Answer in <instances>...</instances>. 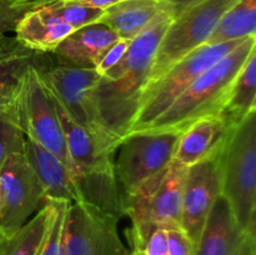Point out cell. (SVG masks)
Segmentation results:
<instances>
[{
    "label": "cell",
    "instance_id": "6da1fadb",
    "mask_svg": "<svg viewBox=\"0 0 256 255\" xmlns=\"http://www.w3.org/2000/svg\"><path fill=\"white\" fill-rule=\"evenodd\" d=\"M172 19L170 8L162 10L130 42L122 59L102 75L95 88V99L105 124L122 140L132 129L158 46Z\"/></svg>",
    "mask_w": 256,
    "mask_h": 255
},
{
    "label": "cell",
    "instance_id": "7a4b0ae2",
    "mask_svg": "<svg viewBox=\"0 0 256 255\" xmlns=\"http://www.w3.org/2000/svg\"><path fill=\"white\" fill-rule=\"evenodd\" d=\"M256 36L246 38L236 49L215 62L142 132H182L196 120L218 116L238 74L252 52Z\"/></svg>",
    "mask_w": 256,
    "mask_h": 255
},
{
    "label": "cell",
    "instance_id": "3957f363",
    "mask_svg": "<svg viewBox=\"0 0 256 255\" xmlns=\"http://www.w3.org/2000/svg\"><path fill=\"white\" fill-rule=\"evenodd\" d=\"M218 162L220 195L229 202L238 222L256 234V110L226 130Z\"/></svg>",
    "mask_w": 256,
    "mask_h": 255
},
{
    "label": "cell",
    "instance_id": "277c9868",
    "mask_svg": "<svg viewBox=\"0 0 256 255\" xmlns=\"http://www.w3.org/2000/svg\"><path fill=\"white\" fill-rule=\"evenodd\" d=\"M188 168L172 160L168 168L122 200V214L132 220L130 248L139 249L156 229H182V190Z\"/></svg>",
    "mask_w": 256,
    "mask_h": 255
},
{
    "label": "cell",
    "instance_id": "5b68a950",
    "mask_svg": "<svg viewBox=\"0 0 256 255\" xmlns=\"http://www.w3.org/2000/svg\"><path fill=\"white\" fill-rule=\"evenodd\" d=\"M0 108L9 114L26 138L56 155L74 175L52 94L40 69L29 66L16 86L0 98Z\"/></svg>",
    "mask_w": 256,
    "mask_h": 255
},
{
    "label": "cell",
    "instance_id": "8992f818",
    "mask_svg": "<svg viewBox=\"0 0 256 255\" xmlns=\"http://www.w3.org/2000/svg\"><path fill=\"white\" fill-rule=\"evenodd\" d=\"M40 74L68 115L84 128L104 152L115 155L122 139L105 124L95 99V88L102 76L94 69H79L56 62L40 70Z\"/></svg>",
    "mask_w": 256,
    "mask_h": 255
},
{
    "label": "cell",
    "instance_id": "52a82bcc",
    "mask_svg": "<svg viewBox=\"0 0 256 255\" xmlns=\"http://www.w3.org/2000/svg\"><path fill=\"white\" fill-rule=\"evenodd\" d=\"M245 39L202 45L175 62L159 78L146 82L129 134L146 129L196 80V78L236 49Z\"/></svg>",
    "mask_w": 256,
    "mask_h": 255
},
{
    "label": "cell",
    "instance_id": "ba28073f",
    "mask_svg": "<svg viewBox=\"0 0 256 255\" xmlns=\"http://www.w3.org/2000/svg\"><path fill=\"white\" fill-rule=\"evenodd\" d=\"M180 134L140 132L122 140L114 155V172L122 200L169 166Z\"/></svg>",
    "mask_w": 256,
    "mask_h": 255
},
{
    "label": "cell",
    "instance_id": "9c48e42d",
    "mask_svg": "<svg viewBox=\"0 0 256 255\" xmlns=\"http://www.w3.org/2000/svg\"><path fill=\"white\" fill-rule=\"evenodd\" d=\"M236 2L202 0L175 16L158 46L148 82L159 78L175 62L206 44L222 15Z\"/></svg>",
    "mask_w": 256,
    "mask_h": 255
},
{
    "label": "cell",
    "instance_id": "30bf717a",
    "mask_svg": "<svg viewBox=\"0 0 256 255\" xmlns=\"http://www.w3.org/2000/svg\"><path fill=\"white\" fill-rule=\"evenodd\" d=\"M119 216L92 202H70L65 218L64 255H129L118 230Z\"/></svg>",
    "mask_w": 256,
    "mask_h": 255
},
{
    "label": "cell",
    "instance_id": "8fae6325",
    "mask_svg": "<svg viewBox=\"0 0 256 255\" xmlns=\"http://www.w3.org/2000/svg\"><path fill=\"white\" fill-rule=\"evenodd\" d=\"M4 212L0 229L10 236L22 228L40 206L46 204L44 190L25 154H14L0 168Z\"/></svg>",
    "mask_w": 256,
    "mask_h": 255
},
{
    "label": "cell",
    "instance_id": "7c38bea8",
    "mask_svg": "<svg viewBox=\"0 0 256 255\" xmlns=\"http://www.w3.org/2000/svg\"><path fill=\"white\" fill-rule=\"evenodd\" d=\"M218 154L186 170L182 190V230L194 246L199 242L212 205L220 196Z\"/></svg>",
    "mask_w": 256,
    "mask_h": 255
},
{
    "label": "cell",
    "instance_id": "4fadbf2b",
    "mask_svg": "<svg viewBox=\"0 0 256 255\" xmlns=\"http://www.w3.org/2000/svg\"><path fill=\"white\" fill-rule=\"evenodd\" d=\"M194 255H256V234L238 222L222 195L210 210Z\"/></svg>",
    "mask_w": 256,
    "mask_h": 255
},
{
    "label": "cell",
    "instance_id": "5bb4252c",
    "mask_svg": "<svg viewBox=\"0 0 256 255\" xmlns=\"http://www.w3.org/2000/svg\"><path fill=\"white\" fill-rule=\"evenodd\" d=\"M24 154L39 179L46 200L84 202L79 182L69 168L42 145L25 136Z\"/></svg>",
    "mask_w": 256,
    "mask_h": 255
},
{
    "label": "cell",
    "instance_id": "9a60e30c",
    "mask_svg": "<svg viewBox=\"0 0 256 255\" xmlns=\"http://www.w3.org/2000/svg\"><path fill=\"white\" fill-rule=\"evenodd\" d=\"M119 39L108 25L92 22L70 32L52 52L56 64L79 69H94L102 52Z\"/></svg>",
    "mask_w": 256,
    "mask_h": 255
},
{
    "label": "cell",
    "instance_id": "2e32d148",
    "mask_svg": "<svg viewBox=\"0 0 256 255\" xmlns=\"http://www.w3.org/2000/svg\"><path fill=\"white\" fill-rule=\"evenodd\" d=\"M226 135V128L219 116L196 120L180 134L174 162L189 168L219 152Z\"/></svg>",
    "mask_w": 256,
    "mask_h": 255
},
{
    "label": "cell",
    "instance_id": "e0dca14e",
    "mask_svg": "<svg viewBox=\"0 0 256 255\" xmlns=\"http://www.w3.org/2000/svg\"><path fill=\"white\" fill-rule=\"evenodd\" d=\"M74 32L72 26L55 16L45 5L30 9L22 15L15 28V38L29 49L50 52Z\"/></svg>",
    "mask_w": 256,
    "mask_h": 255
},
{
    "label": "cell",
    "instance_id": "ac0fdd59",
    "mask_svg": "<svg viewBox=\"0 0 256 255\" xmlns=\"http://www.w3.org/2000/svg\"><path fill=\"white\" fill-rule=\"evenodd\" d=\"M166 8L165 0H119L104 10L99 22L108 25L120 39L132 42Z\"/></svg>",
    "mask_w": 256,
    "mask_h": 255
},
{
    "label": "cell",
    "instance_id": "d6986e66",
    "mask_svg": "<svg viewBox=\"0 0 256 255\" xmlns=\"http://www.w3.org/2000/svg\"><path fill=\"white\" fill-rule=\"evenodd\" d=\"M45 70L54 62L46 52H35L15 36H0V98L9 94L29 66Z\"/></svg>",
    "mask_w": 256,
    "mask_h": 255
},
{
    "label": "cell",
    "instance_id": "ffe728a7",
    "mask_svg": "<svg viewBox=\"0 0 256 255\" xmlns=\"http://www.w3.org/2000/svg\"><path fill=\"white\" fill-rule=\"evenodd\" d=\"M256 110V49L252 52L238 74L218 116L225 128L236 126Z\"/></svg>",
    "mask_w": 256,
    "mask_h": 255
},
{
    "label": "cell",
    "instance_id": "44dd1931",
    "mask_svg": "<svg viewBox=\"0 0 256 255\" xmlns=\"http://www.w3.org/2000/svg\"><path fill=\"white\" fill-rule=\"evenodd\" d=\"M52 204L40 208L36 214L28 220L22 228L10 235L0 246V255H40L48 226H49Z\"/></svg>",
    "mask_w": 256,
    "mask_h": 255
},
{
    "label": "cell",
    "instance_id": "7402d4cb",
    "mask_svg": "<svg viewBox=\"0 0 256 255\" xmlns=\"http://www.w3.org/2000/svg\"><path fill=\"white\" fill-rule=\"evenodd\" d=\"M256 36V0H238L220 19L206 44Z\"/></svg>",
    "mask_w": 256,
    "mask_h": 255
},
{
    "label": "cell",
    "instance_id": "603a6c76",
    "mask_svg": "<svg viewBox=\"0 0 256 255\" xmlns=\"http://www.w3.org/2000/svg\"><path fill=\"white\" fill-rule=\"evenodd\" d=\"M45 6L74 30L98 22L104 12L102 9L88 6L72 0H54L49 4H45Z\"/></svg>",
    "mask_w": 256,
    "mask_h": 255
},
{
    "label": "cell",
    "instance_id": "cb8c5ba5",
    "mask_svg": "<svg viewBox=\"0 0 256 255\" xmlns=\"http://www.w3.org/2000/svg\"><path fill=\"white\" fill-rule=\"evenodd\" d=\"M52 204L49 226L40 255H64L65 218L70 202L62 200H48Z\"/></svg>",
    "mask_w": 256,
    "mask_h": 255
},
{
    "label": "cell",
    "instance_id": "d4e9b609",
    "mask_svg": "<svg viewBox=\"0 0 256 255\" xmlns=\"http://www.w3.org/2000/svg\"><path fill=\"white\" fill-rule=\"evenodd\" d=\"M25 135L14 120L0 108V168L14 154H24Z\"/></svg>",
    "mask_w": 256,
    "mask_h": 255
},
{
    "label": "cell",
    "instance_id": "484cf974",
    "mask_svg": "<svg viewBox=\"0 0 256 255\" xmlns=\"http://www.w3.org/2000/svg\"><path fill=\"white\" fill-rule=\"evenodd\" d=\"M130 42L125 39H118L116 42H112L106 50L102 54L99 62L95 65L94 70L98 74L102 76L105 72H108L109 69H112L114 65H116L120 60L122 59V56L125 55V52L129 49Z\"/></svg>",
    "mask_w": 256,
    "mask_h": 255
},
{
    "label": "cell",
    "instance_id": "4316f807",
    "mask_svg": "<svg viewBox=\"0 0 256 255\" xmlns=\"http://www.w3.org/2000/svg\"><path fill=\"white\" fill-rule=\"evenodd\" d=\"M129 255H169L168 230H154L146 239L145 244L139 249L130 250Z\"/></svg>",
    "mask_w": 256,
    "mask_h": 255
},
{
    "label": "cell",
    "instance_id": "83f0119b",
    "mask_svg": "<svg viewBox=\"0 0 256 255\" xmlns=\"http://www.w3.org/2000/svg\"><path fill=\"white\" fill-rule=\"evenodd\" d=\"M26 12L24 8L15 5L12 0H0V36L14 32L19 20Z\"/></svg>",
    "mask_w": 256,
    "mask_h": 255
},
{
    "label": "cell",
    "instance_id": "f1b7e54d",
    "mask_svg": "<svg viewBox=\"0 0 256 255\" xmlns=\"http://www.w3.org/2000/svg\"><path fill=\"white\" fill-rule=\"evenodd\" d=\"M169 255H194V244L182 229H168Z\"/></svg>",
    "mask_w": 256,
    "mask_h": 255
},
{
    "label": "cell",
    "instance_id": "f546056e",
    "mask_svg": "<svg viewBox=\"0 0 256 255\" xmlns=\"http://www.w3.org/2000/svg\"><path fill=\"white\" fill-rule=\"evenodd\" d=\"M165 2L169 5L170 10H172V15H174L175 18L178 16L180 12H184L186 8L192 6V5L196 4V2H202V0H165Z\"/></svg>",
    "mask_w": 256,
    "mask_h": 255
},
{
    "label": "cell",
    "instance_id": "4dcf8cb0",
    "mask_svg": "<svg viewBox=\"0 0 256 255\" xmlns=\"http://www.w3.org/2000/svg\"><path fill=\"white\" fill-rule=\"evenodd\" d=\"M72 2H80V4L88 5V6L105 10L106 8H109L110 5L119 2V0H72Z\"/></svg>",
    "mask_w": 256,
    "mask_h": 255
},
{
    "label": "cell",
    "instance_id": "1f68e13d",
    "mask_svg": "<svg viewBox=\"0 0 256 255\" xmlns=\"http://www.w3.org/2000/svg\"><path fill=\"white\" fill-rule=\"evenodd\" d=\"M15 5L20 8H24L25 10L34 9V8L42 6L45 4H49V2H54V0H12Z\"/></svg>",
    "mask_w": 256,
    "mask_h": 255
},
{
    "label": "cell",
    "instance_id": "d6a6232c",
    "mask_svg": "<svg viewBox=\"0 0 256 255\" xmlns=\"http://www.w3.org/2000/svg\"><path fill=\"white\" fill-rule=\"evenodd\" d=\"M2 212H4V196H2V185H0V220H2Z\"/></svg>",
    "mask_w": 256,
    "mask_h": 255
},
{
    "label": "cell",
    "instance_id": "836d02e7",
    "mask_svg": "<svg viewBox=\"0 0 256 255\" xmlns=\"http://www.w3.org/2000/svg\"><path fill=\"white\" fill-rule=\"evenodd\" d=\"M8 238H9V236H8V235L5 234V232H2V229H0V246H2V244L5 242V240L8 239Z\"/></svg>",
    "mask_w": 256,
    "mask_h": 255
}]
</instances>
